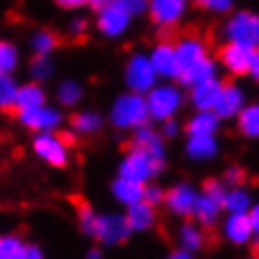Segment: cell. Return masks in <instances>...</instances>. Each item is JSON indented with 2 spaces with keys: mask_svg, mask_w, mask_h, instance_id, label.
<instances>
[{
  "mask_svg": "<svg viewBox=\"0 0 259 259\" xmlns=\"http://www.w3.org/2000/svg\"><path fill=\"white\" fill-rule=\"evenodd\" d=\"M158 132L165 141H174L183 132V125H180V121H176V116H174V119H165L158 123Z\"/></svg>",
  "mask_w": 259,
  "mask_h": 259,
  "instance_id": "obj_40",
  "label": "cell"
},
{
  "mask_svg": "<svg viewBox=\"0 0 259 259\" xmlns=\"http://www.w3.org/2000/svg\"><path fill=\"white\" fill-rule=\"evenodd\" d=\"M246 101H248V95L239 83L224 81L215 106H213V112L220 116V121H235V116L246 106Z\"/></svg>",
  "mask_w": 259,
  "mask_h": 259,
  "instance_id": "obj_14",
  "label": "cell"
},
{
  "mask_svg": "<svg viewBox=\"0 0 259 259\" xmlns=\"http://www.w3.org/2000/svg\"><path fill=\"white\" fill-rule=\"evenodd\" d=\"M55 75V62L51 55H33L29 62V77L31 81L44 83Z\"/></svg>",
  "mask_w": 259,
  "mask_h": 259,
  "instance_id": "obj_32",
  "label": "cell"
},
{
  "mask_svg": "<svg viewBox=\"0 0 259 259\" xmlns=\"http://www.w3.org/2000/svg\"><path fill=\"white\" fill-rule=\"evenodd\" d=\"M213 77H220V66H218V60L215 57H206L204 62L196 64L193 68L185 70V73H180L174 81H178L183 88L189 90L191 86H196L200 81H206V79H213Z\"/></svg>",
  "mask_w": 259,
  "mask_h": 259,
  "instance_id": "obj_25",
  "label": "cell"
},
{
  "mask_svg": "<svg viewBox=\"0 0 259 259\" xmlns=\"http://www.w3.org/2000/svg\"><path fill=\"white\" fill-rule=\"evenodd\" d=\"M252 202H255V200H252L250 191L246 189L244 185H237V187H229V189H226V196L222 200V209H224V213H248Z\"/></svg>",
  "mask_w": 259,
  "mask_h": 259,
  "instance_id": "obj_29",
  "label": "cell"
},
{
  "mask_svg": "<svg viewBox=\"0 0 259 259\" xmlns=\"http://www.w3.org/2000/svg\"><path fill=\"white\" fill-rule=\"evenodd\" d=\"M106 3H110V0H90V5H88V7H93V9L97 11V9H101Z\"/></svg>",
  "mask_w": 259,
  "mask_h": 259,
  "instance_id": "obj_49",
  "label": "cell"
},
{
  "mask_svg": "<svg viewBox=\"0 0 259 259\" xmlns=\"http://www.w3.org/2000/svg\"><path fill=\"white\" fill-rule=\"evenodd\" d=\"M218 224L222 237L233 246H248L255 239L248 213H224Z\"/></svg>",
  "mask_w": 259,
  "mask_h": 259,
  "instance_id": "obj_13",
  "label": "cell"
},
{
  "mask_svg": "<svg viewBox=\"0 0 259 259\" xmlns=\"http://www.w3.org/2000/svg\"><path fill=\"white\" fill-rule=\"evenodd\" d=\"M55 101L60 108H77L83 101V86L77 79H62L55 88Z\"/></svg>",
  "mask_w": 259,
  "mask_h": 259,
  "instance_id": "obj_30",
  "label": "cell"
},
{
  "mask_svg": "<svg viewBox=\"0 0 259 259\" xmlns=\"http://www.w3.org/2000/svg\"><path fill=\"white\" fill-rule=\"evenodd\" d=\"M88 27H90V22L86 20V18H83V16H75V18H70V20H68L66 33L70 37H75V40H79V37H83L88 33Z\"/></svg>",
  "mask_w": 259,
  "mask_h": 259,
  "instance_id": "obj_39",
  "label": "cell"
},
{
  "mask_svg": "<svg viewBox=\"0 0 259 259\" xmlns=\"http://www.w3.org/2000/svg\"><path fill=\"white\" fill-rule=\"evenodd\" d=\"M160 79L156 70L152 68V62L147 57V51H134L132 55L123 64V83L127 90L139 95H145L147 90H152Z\"/></svg>",
  "mask_w": 259,
  "mask_h": 259,
  "instance_id": "obj_6",
  "label": "cell"
},
{
  "mask_svg": "<svg viewBox=\"0 0 259 259\" xmlns=\"http://www.w3.org/2000/svg\"><path fill=\"white\" fill-rule=\"evenodd\" d=\"M134 18L121 7L119 0H110L101 9H97L95 27L106 40H119L130 31Z\"/></svg>",
  "mask_w": 259,
  "mask_h": 259,
  "instance_id": "obj_8",
  "label": "cell"
},
{
  "mask_svg": "<svg viewBox=\"0 0 259 259\" xmlns=\"http://www.w3.org/2000/svg\"><path fill=\"white\" fill-rule=\"evenodd\" d=\"M222 215H224L222 202L200 191L198 200H196V206H193V213H191V220H196L202 229H213V226H218Z\"/></svg>",
  "mask_w": 259,
  "mask_h": 259,
  "instance_id": "obj_22",
  "label": "cell"
},
{
  "mask_svg": "<svg viewBox=\"0 0 259 259\" xmlns=\"http://www.w3.org/2000/svg\"><path fill=\"white\" fill-rule=\"evenodd\" d=\"M165 259H196V255L189 250H185V248H174Z\"/></svg>",
  "mask_w": 259,
  "mask_h": 259,
  "instance_id": "obj_47",
  "label": "cell"
},
{
  "mask_svg": "<svg viewBox=\"0 0 259 259\" xmlns=\"http://www.w3.org/2000/svg\"><path fill=\"white\" fill-rule=\"evenodd\" d=\"M106 125V119H103L101 112L90 108L77 110V112L70 116V132L75 137H97V134Z\"/></svg>",
  "mask_w": 259,
  "mask_h": 259,
  "instance_id": "obj_23",
  "label": "cell"
},
{
  "mask_svg": "<svg viewBox=\"0 0 259 259\" xmlns=\"http://www.w3.org/2000/svg\"><path fill=\"white\" fill-rule=\"evenodd\" d=\"M55 5L60 9H66V11H79L83 7H88L90 0H55Z\"/></svg>",
  "mask_w": 259,
  "mask_h": 259,
  "instance_id": "obj_43",
  "label": "cell"
},
{
  "mask_svg": "<svg viewBox=\"0 0 259 259\" xmlns=\"http://www.w3.org/2000/svg\"><path fill=\"white\" fill-rule=\"evenodd\" d=\"M222 37L224 42L242 44L248 49L259 47V14L250 9H233L226 14V20L222 24Z\"/></svg>",
  "mask_w": 259,
  "mask_h": 259,
  "instance_id": "obj_5",
  "label": "cell"
},
{
  "mask_svg": "<svg viewBox=\"0 0 259 259\" xmlns=\"http://www.w3.org/2000/svg\"><path fill=\"white\" fill-rule=\"evenodd\" d=\"M237 132L248 141H259V101H246L235 116Z\"/></svg>",
  "mask_w": 259,
  "mask_h": 259,
  "instance_id": "obj_27",
  "label": "cell"
},
{
  "mask_svg": "<svg viewBox=\"0 0 259 259\" xmlns=\"http://www.w3.org/2000/svg\"><path fill=\"white\" fill-rule=\"evenodd\" d=\"M191 9V0H147V16L156 29H176Z\"/></svg>",
  "mask_w": 259,
  "mask_h": 259,
  "instance_id": "obj_10",
  "label": "cell"
},
{
  "mask_svg": "<svg viewBox=\"0 0 259 259\" xmlns=\"http://www.w3.org/2000/svg\"><path fill=\"white\" fill-rule=\"evenodd\" d=\"M47 101H49V97H47V90H44L42 83L27 81V83H20V86H18L14 110H16V112H20V110H29V108L42 106V103H47Z\"/></svg>",
  "mask_w": 259,
  "mask_h": 259,
  "instance_id": "obj_28",
  "label": "cell"
},
{
  "mask_svg": "<svg viewBox=\"0 0 259 259\" xmlns=\"http://www.w3.org/2000/svg\"><path fill=\"white\" fill-rule=\"evenodd\" d=\"M77 220H79V229L83 235L93 237L97 244L119 246V244H125L132 237V231H130V226L125 222V215L119 211L99 213L93 206L83 204L77 211Z\"/></svg>",
  "mask_w": 259,
  "mask_h": 259,
  "instance_id": "obj_1",
  "label": "cell"
},
{
  "mask_svg": "<svg viewBox=\"0 0 259 259\" xmlns=\"http://www.w3.org/2000/svg\"><path fill=\"white\" fill-rule=\"evenodd\" d=\"M193 3H198V0H193Z\"/></svg>",
  "mask_w": 259,
  "mask_h": 259,
  "instance_id": "obj_50",
  "label": "cell"
},
{
  "mask_svg": "<svg viewBox=\"0 0 259 259\" xmlns=\"http://www.w3.org/2000/svg\"><path fill=\"white\" fill-rule=\"evenodd\" d=\"M83 259H103V250L99 248V246H93V248H88V250H86Z\"/></svg>",
  "mask_w": 259,
  "mask_h": 259,
  "instance_id": "obj_48",
  "label": "cell"
},
{
  "mask_svg": "<svg viewBox=\"0 0 259 259\" xmlns=\"http://www.w3.org/2000/svg\"><path fill=\"white\" fill-rule=\"evenodd\" d=\"M130 147H139V150H143L147 154H152V156H156L160 160H167V145H165V139L160 137L158 127L152 125L150 123H145V125H141L137 130H132V139H130Z\"/></svg>",
  "mask_w": 259,
  "mask_h": 259,
  "instance_id": "obj_18",
  "label": "cell"
},
{
  "mask_svg": "<svg viewBox=\"0 0 259 259\" xmlns=\"http://www.w3.org/2000/svg\"><path fill=\"white\" fill-rule=\"evenodd\" d=\"M145 103H147V112H150V121L160 123L165 119L178 116V112L187 103V95L178 81L163 79L145 93Z\"/></svg>",
  "mask_w": 259,
  "mask_h": 259,
  "instance_id": "obj_3",
  "label": "cell"
},
{
  "mask_svg": "<svg viewBox=\"0 0 259 259\" xmlns=\"http://www.w3.org/2000/svg\"><path fill=\"white\" fill-rule=\"evenodd\" d=\"M196 5H200L204 11L215 16H226L235 9V0H198Z\"/></svg>",
  "mask_w": 259,
  "mask_h": 259,
  "instance_id": "obj_36",
  "label": "cell"
},
{
  "mask_svg": "<svg viewBox=\"0 0 259 259\" xmlns=\"http://www.w3.org/2000/svg\"><path fill=\"white\" fill-rule=\"evenodd\" d=\"M24 244L27 242L16 233L0 235V259H20Z\"/></svg>",
  "mask_w": 259,
  "mask_h": 259,
  "instance_id": "obj_35",
  "label": "cell"
},
{
  "mask_svg": "<svg viewBox=\"0 0 259 259\" xmlns=\"http://www.w3.org/2000/svg\"><path fill=\"white\" fill-rule=\"evenodd\" d=\"M18 121L22 127L31 130V132H60L64 125V110L60 106H51V103H42V106L20 110L18 112Z\"/></svg>",
  "mask_w": 259,
  "mask_h": 259,
  "instance_id": "obj_9",
  "label": "cell"
},
{
  "mask_svg": "<svg viewBox=\"0 0 259 259\" xmlns=\"http://www.w3.org/2000/svg\"><path fill=\"white\" fill-rule=\"evenodd\" d=\"M119 3L132 18H139V16L147 14V0H119Z\"/></svg>",
  "mask_w": 259,
  "mask_h": 259,
  "instance_id": "obj_42",
  "label": "cell"
},
{
  "mask_svg": "<svg viewBox=\"0 0 259 259\" xmlns=\"http://www.w3.org/2000/svg\"><path fill=\"white\" fill-rule=\"evenodd\" d=\"M123 215H125V222L130 226V231H132V235L134 233H147L158 224V209L152 204H147L145 200L125 206V213H123Z\"/></svg>",
  "mask_w": 259,
  "mask_h": 259,
  "instance_id": "obj_19",
  "label": "cell"
},
{
  "mask_svg": "<svg viewBox=\"0 0 259 259\" xmlns=\"http://www.w3.org/2000/svg\"><path fill=\"white\" fill-rule=\"evenodd\" d=\"M226 189H229V187L224 185V180H222V178H209V180H206V183L202 185V189H200V191L222 202L224 196H226Z\"/></svg>",
  "mask_w": 259,
  "mask_h": 259,
  "instance_id": "obj_38",
  "label": "cell"
},
{
  "mask_svg": "<svg viewBox=\"0 0 259 259\" xmlns=\"http://www.w3.org/2000/svg\"><path fill=\"white\" fill-rule=\"evenodd\" d=\"M222 127L220 116L213 110H193V114L185 121V134H218Z\"/></svg>",
  "mask_w": 259,
  "mask_h": 259,
  "instance_id": "obj_26",
  "label": "cell"
},
{
  "mask_svg": "<svg viewBox=\"0 0 259 259\" xmlns=\"http://www.w3.org/2000/svg\"><path fill=\"white\" fill-rule=\"evenodd\" d=\"M165 167H167V160H160L156 156H152V154L139 150V147H130L121 156L119 165H116V174L147 185L152 180H156L165 171Z\"/></svg>",
  "mask_w": 259,
  "mask_h": 259,
  "instance_id": "obj_4",
  "label": "cell"
},
{
  "mask_svg": "<svg viewBox=\"0 0 259 259\" xmlns=\"http://www.w3.org/2000/svg\"><path fill=\"white\" fill-rule=\"evenodd\" d=\"M174 51H176V64H178V73H185V70L193 68L196 64L204 62L206 57H211V49L209 42L200 35H183L174 42Z\"/></svg>",
  "mask_w": 259,
  "mask_h": 259,
  "instance_id": "obj_12",
  "label": "cell"
},
{
  "mask_svg": "<svg viewBox=\"0 0 259 259\" xmlns=\"http://www.w3.org/2000/svg\"><path fill=\"white\" fill-rule=\"evenodd\" d=\"M248 218H250V224H252L255 239H259V202H252V206L248 209Z\"/></svg>",
  "mask_w": 259,
  "mask_h": 259,
  "instance_id": "obj_46",
  "label": "cell"
},
{
  "mask_svg": "<svg viewBox=\"0 0 259 259\" xmlns=\"http://www.w3.org/2000/svg\"><path fill=\"white\" fill-rule=\"evenodd\" d=\"M108 123L119 132H132V130L150 123L145 95L132 93V90L116 95L108 108Z\"/></svg>",
  "mask_w": 259,
  "mask_h": 259,
  "instance_id": "obj_2",
  "label": "cell"
},
{
  "mask_svg": "<svg viewBox=\"0 0 259 259\" xmlns=\"http://www.w3.org/2000/svg\"><path fill=\"white\" fill-rule=\"evenodd\" d=\"M248 77L255 83H259V47L252 49V57H250V66H248Z\"/></svg>",
  "mask_w": 259,
  "mask_h": 259,
  "instance_id": "obj_45",
  "label": "cell"
},
{
  "mask_svg": "<svg viewBox=\"0 0 259 259\" xmlns=\"http://www.w3.org/2000/svg\"><path fill=\"white\" fill-rule=\"evenodd\" d=\"M147 57L152 62V68L156 70L158 79H176L178 64H176V51H174V42L160 40L147 51Z\"/></svg>",
  "mask_w": 259,
  "mask_h": 259,
  "instance_id": "obj_17",
  "label": "cell"
},
{
  "mask_svg": "<svg viewBox=\"0 0 259 259\" xmlns=\"http://www.w3.org/2000/svg\"><path fill=\"white\" fill-rule=\"evenodd\" d=\"M20 259H47V257H44V250L37 244H24Z\"/></svg>",
  "mask_w": 259,
  "mask_h": 259,
  "instance_id": "obj_44",
  "label": "cell"
},
{
  "mask_svg": "<svg viewBox=\"0 0 259 259\" xmlns=\"http://www.w3.org/2000/svg\"><path fill=\"white\" fill-rule=\"evenodd\" d=\"M20 62H22L20 49L9 40H0V73L14 75L18 66H20Z\"/></svg>",
  "mask_w": 259,
  "mask_h": 259,
  "instance_id": "obj_33",
  "label": "cell"
},
{
  "mask_svg": "<svg viewBox=\"0 0 259 259\" xmlns=\"http://www.w3.org/2000/svg\"><path fill=\"white\" fill-rule=\"evenodd\" d=\"M18 79L9 73H0V110H14L16 93H18Z\"/></svg>",
  "mask_w": 259,
  "mask_h": 259,
  "instance_id": "obj_34",
  "label": "cell"
},
{
  "mask_svg": "<svg viewBox=\"0 0 259 259\" xmlns=\"http://www.w3.org/2000/svg\"><path fill=\"white\" fill-rule=\"evenodd\" d=\"M224 185L226 187H237V185H244V180H246V171H244V167H239V165H229L226 167V171H224Z\"/></svg>",
  "mask_w": 259,
  "mask_h": 259,
  "instance_id": "obj_41",
  "label": "cell"
},
{
  "mask_svg": "<svg viewBox=\"0 0 259 259\" xmlns=\"http://www.w3.org/2000/svg\"><path fill=\"white\" fill-rule=\"evenodd\" d=\"M143 189L145 185L139 183V180H132V178H125V176H119L110 183V196L119 206H130V204H137L143 200Z\"/></svg>",
  "mask_w": 259,
  "mask_h": 259,
  "instance_id": "obj_20",
  "label": "cell"
},
{
  "mask_svg": "<svg viewBox=\"0 0 259 259\" xmlns=\"http://www.w3.org/2000/svg\"><path fill=\"white\" fill-rule=\"evenodd\" d=\"M250 57H252V49L242 47V44L224 42V47L218 53V66L226 70L231 77H244L248 75Z\"/></svg>",
  "mask_w": 259,
  "mask_h": 259,
  "instance_id": "obj_15",
  "label": "cell"
},
{
  "mask_svg": "<svg viewBox=\"0 0 259 259\" xmlns=\"http://www.w3.org/2000/svg\"><path fill=\"white\" fill-rule=\"evenodd\" d=\"M57 44H60V40L51 29H37L29 37V49L33 55H53Z\"/></svg>",
  "mask_w": 259,
  "mask_h": 259,
  "instance_id": "obj_31",
  "label": "cell"
},
{
  "mask_svg": "<svg viewBox=\"0 0 259 259\" xmlns=\"http://www.w3.org/2000/svg\"><path fill=\"white\" fill-rule=\"evenodd\" d=\"M185 156L191 163L204 165L220 156V139L218 134H187Z\"/></svg>",
  "mask_w": 259,
  "mask_h": 259,
  "instance_id": "obj_16",
  "label": "cell"
},
{
  "mask_svg": "<svg viewBox=\"0 0 259 259\" xmlns=\"http://www.w3.org/2000/svg\"><path fill=\"white\" fill-rule=\"evenodd\" d=\"M198 193H200V189L193 183L180 180V183L171 185L169 189H165L163 206L171 213V215H176L180 220H187V218H191V213H193Z\"/></svg>",
  "mask_w": 259,
  "mask_h": 259,
  "instance_id": "obj_11",
  "label": "cell"
},
{
  "mask_svg": "<svg viewBox=\"0 0 259 259\" xmlns=\"http://www.w3.org/2000/svg\"><path fill=\"white\" fill-rule=\"evenodd\" d=\"M176 244H178V248H185V250H189V252L196 255V252H200L204 248L206 233L196 220L187 218L185 222L176 229Z\"/></svg>",
  "mask_w": 259,
  "mask_h": 259,
  "instance_id": "obj_24",
  "label": "cell"
},
{
  "mask_svg": "<svg viewBox=\"0 0 259 259\" xmlns=\"http://www.w3.org/2000/svg\"><path fill=\"white\" fill-rule=\"evenodd\" d=\"M143 200L147 204H152V206H156L158 209V206L163 204V200H165V189L158 183H154L152 180V183H147L145 189H143Z\"/></svg>",
  "mask_w": 259,
  "mask_h": 259,
  "instance_id": "obj_37",
  "label": "cell"
},
{
  "mask_svg": "<svg viewBox=\"0 0 259 259\" xmlns=\"http://www.w3.org/2000/svg\"><path fill=\"white\" fill-rule=\"evenodd\" d=\"M31 150L42 163L62 169L70 163V143L57 132H35L31 139Z\"/></svg>",
  "mask_w": 259,
  "mask_h": 259,
  "instance_id": "obj_7",
  "label": "cell"
},
{
  "mask_svg": "<svg viewBox=\"0 0 259 259\" xmlns=\"http://www.w3.org/2000/svg\"><path fill=\"white\" fill-rule=\"evenodd\" d=\"M222 79L220 77H213V79L200 81L196 86L189 88V103L193 110H213L215 106L220 90H222Z\"/></svg>",
  "mask_w": 259,
  "mask_h": 259,
  "instance_id": "obj_21",
  "label": "cell"
}]
</instances>
